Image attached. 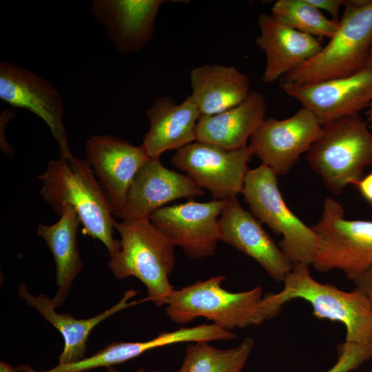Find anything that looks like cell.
<instances>
[{
  "instance_id": "cell-30",
  "label": "cell",
  "mask_w": 372,
  "mask_h": 372,
  "mask_svg": "<svg viewBox=\"0 0 372 372\" xmlns=\"http://www.w3.org/2000/svg\"><path fill=\"white\" fill-rule=\"evenodd\" d=\"M0 372H18L17 369H14L9 363L1 361L0 362Z\"/></svg>"
},
{
  "instance_id": "cell-9",
  "label": "cell",
  "mask_w": 372,
  "mask_h": 372,
  "mask_svg": "<svg viewBox=\"0 0 372 372\" xmlns=\"http://www.w3.org/2000/svg\"><path fill=\"white\" fill-rule=\"evenodd\" d=\"M252 156L247 145L228 150L196 141L176 150L172 163L200 187L207 189L213 200H226L242 194Z\"/></svg>"
},
{
  "instance_id": "cell-26",
  "label": "cell",
  "mask_w": 372,
  "mask_h": 372,
  "mask_svg": "<svg viewBox=\"0 0 372 372\" xmlns=\"http://www.w3.org/2000/svg\"><path fill=\"white\" fill-rule=\"evenodd\" d=\"M337 350V361L324 372H351L372 358V344L344 342L338 346Z\"/></svg>"
},
{
  "instance_id": "cell-18",
  "label": "cell",
  "mask_w": 372,
  "mask_h": 372,
  "mask_svg": "<svg viewBox=\"0 0 372 372\" xmlns=\"http://www.w3.org/2000/svg\"><path fill=\"white\" fill-rule=\"evenodd\" d=\"M163 0L94 1L92 12L106 27L118 50L132 53L145 47L153 37L155 19Z\"/></svg>"
},
{
  "instance_id": "cell-15",
  "label": "cell",
  "mask_w": 372,
  "mask_h": 372,
  "mask_svg": "<svg viewBox=\"0 0 372 372\" xmlns=\"http://www.w3.org/2000/svg\"><path fill=\"white\" fill-rule=\"evenodd\" d=\"M204 194L203 189L187 174L167 168L159 158H149L136 174L116 216L122 220L149 218L169 202Z\"/></svg>"
},
{
  "instance_id": "cell-3",
  "label": "cell",
  "mask_w": 372,
  "mask_h": 372,
  "mask_svg": "<svg viewBox=\"0 0 372 372\" xmlns=\"http://www.w3.org/2000/svg\"><path fill=\"white\" fill-rule=\"evenodd\" d=\"M115 229L121 236V247L110 256L108 268L119 280L138 279L147 297L157 307L166 305L174 288L169 276L176 264L174 245L149 218L122 220Z\"/></svg>"
},
{
  "instance_id": "cell-4",
  "label": "cell",
  "mask_w": 372,
  "mask_h": 372,
  "mask_svg": "<svg viewBox=\"0 0 372 372\" xmlns=\"http://www.w3.org/2000/svg\"><path fill=\"white\" fill-rule=\"evenodd\" d=\"M225 280V276L219 275L174 289L165 305L166 316L180 324L203 317L228 331L259 326L273 318L264 304L261 286L231 292L222 287Z\"/></svg>"
},
{
  "instance_id": "cell-31",
  "label": "cell",
  "mask_w": 372,
  "mask_h": 372,
  "mask_svg": "<svg viewBox=\"0 0 372 372\" xmlns=\"http://www.w3.org/2000/svg\"><path fill=\"white\" fill-rule=\"evenodd\" d=\"M366 122L368 123H372V102L369 104L366 111Z\"/></svg>"
},
{
  "instance_id": "cell-5",
  "label": "cell",
  "mask_w": 372,
  "mask_h": 372,
  "mask_svg": "<svg viewBox=\"0 0 372 372\" xmlns=\"http://www.w3.org/2000/svg\"><path fill=\"white\" fill-rule=\"evenodd\" d=\"M372 49V0L347 1L335 34L282 83L306 84L348 76L367 67Z\"/></svg>"
},
{
  "instance_id": "cell-23",
  "label": "cell",
  "mask_w": 372,
  "mask_h": 372,
  "mask_svg": "<svg viewBox=\"0 0 372 372\" xmlns=\"http://www.w3.org/2000/svg\"><path fill=\"white\" fill-rule=\"evenodd\" d=\"M59 216L52 225L40 224L37 227V235L44 240L55 261L57 291L52 299L56 308L65 303L75 278L83 269L77 247L80 218L68 206Z\"/></svg>"
},
{
  "instance_id": "cell-24",
  "label": "cell",
  "mask_w": 372,
  "mask_h": 372,
  "mask_svg": "<svg viewBox=\"0 0 372 372\" xmlns=\"http://www.w3.org/2000/svg\"><path fill=\"white\" fill-rule=\"evenodd\" d=\"M209 342L188 345L177 372H241L255 346L254 340L249 336L227 349H217Z\"/></svg>"
},
{
  "instance_id": "cell-32",
  "label": "cell",
  "mask_w": 372,
  "mask_h": 372,
  "mask_svg": "<svg viewBox=\"0 0 372 372\" xmlns=\"http://www.w3.org/2000/svg\"><path fill=\"white\" fill-rule=\"evenodd\" d=\"M135 372H167V371H147L143 368H139Z\"/></svg>"
},
{
  "instance_id": "cell-6",
  "label": "cell",
  "mask_w": 372,
  "mask_h": 372,
  "mask_svg": "<svg viewBox=\"0 0 372 372\" xmlns=\"http://www.w3.org/2000/svg\"><path fill=\"white\" fill-rule=\"evenodd\" d=\"M306 158L327 187L340 194L372 164V132L368 123L359 113L323 126Z\"/></svg>"
},
{
  "instance_id": "cell-21",
  "label": "cell",
  "mask_w": 372,
  "mask_h": 372,
  "mask_svg": "<svg viewBox=\"0 0 372 372\" xmlns=\"http://www.w3.org/2000/svg\"><path fill=\"white\" fill-rule=\"evenodd\" d=\"M266 110L263 94L251 91L236 106L214 115L200 116L196 125V141L228 150L244 147L265 119Z\"/></svg>"
},
{
  "instance_id": "cell-28",
  "label": "cell",
  "mask_w": 372,
  "mask_h": 372,
  "mask_svg": "<svg viewBox=\"0 0 372 372\" xmlns=\"http://www.w3.org/2000/svg\"><path fill=\"white\" fill-rule=\"evenodd\" d=\"M353 282L355 288L362 291L372 303V266Z\"/></svg>"
},
{
  "instance_id": "cell-35",
  "label": "cell",
  "mask_w": 372,
  "mask_h": 372,
  "mask_svg": "<svg viewBox=\"0 0 372 372\" xmlns=\"http://www.w3.org/2000/svg\"><path fill=\"white\" fill-rule=\"evenodd\" d=\"M362 372H372V365H371V368L369 369L362 371Z\"/></svg>"
},
{
  "instance_id": "cell-20",
  "label": "cell",
  "mask_w": 372,
  "mask_h": 372,
  "mask_svg": "<svg viewBox=\"0 0 372 372\" xmlns=\"http://www.w3.org/2000/svg\"><path fill=\"white\" fill-rule=\"evenodd\" d=\"M149 129L142 145L150 158H159L167 150L179 149L196 141L200 112L192 98L176 104L169 96L157 99L147 110Z\"/></svg>"
},
{
  "instance_id": "cell-13",
  "label": "cell",
  "mask_w": 372,
  "mask_h": 372,
  "mask_svg": "<svg viewBox=\"0 0 372 372\" xmlns=\"http://www.w3.org/2000/svg\"><path fill=\"white\" fill-rule=\"evenodd\" d=\"M0 99L14 107L25 108L43 119L57 142L61 157L74 158L63 123L62 99L48 81L17 64L0 63Z\"/></svg>"
},
{
  "instance_id": "cell-7",
  "label": "cell",
  "mask_w": 372,
  "mask_h": 372,
  "mask_svg": "<svg viewBox=\"0 0 372 372\" xmlns=\"http://www.w3.org/2000/svg\"><path fill=\"white\" fill-rule=\"evenodd\" d=\"M242 194L251 214L282 236L279 247L292 264L311 265L318 249V236L289 209L273 170L264 164L249 169Z\"/></svg>"
},
{
  "instance_id": "cell-14",
  "label": "cell",
  "mask_w": 372,
  "mask_h": 372,
  "mask_svg": "<svg viewBox=\"0 0 372 372\" xmlns=\"http://www.w3.org/2000/svg\"><path fill=\"white\" fill-rule=\"evenodd\" d=\"M85 154L116 216L136 174L150 157L143 145L135 146L110 135L91 136L85 144Z\"/></svg>"
},
{
  "instance_id": "cell-19",
  "label": "cell",
  "mask_w": 372,
  "mask_h": 372,
  "mask_svg": "<svg viewBox=\"0 0 372 372\" xmlns=\"http://www.w3.org/2000/svg\"><path fill=\"white\" fill-rule=\"evenodd\" d=\"M138 293L133 289H129L117 303L105 311L90 318L78 319L70 313L56 312L52 299L47 295L34 296L24 283L18 286L19 296L60 331L64 341L63 351L58 358V364H72L85 358L91 331L102 321L136 304L137 301L130 300Z\"/></svg>"
},
{
  "instance_id": "cell-25",
  "label": "cell",
  "mask_w": 372,
  "mask_h": 372,
  "mask_svg": "<svg viewBox=\"0 0 372 372\" xmlns=\"http://www.w3.org/2000/svg\"><path fill=\"white\" fill-rule=\"evenodd\" d=\"M271 14L293 29L313 37L330 39L339 22L326 17L307 0H278L271 8Z\"/></svg>"
},
{
  "instance_id": "cell-36",
  "label": "cell",
  "mask_w": 372,
  "mask_h": 372,
  "mask_svg": "<svg viewBox=\"0 0 372 372\" xmlns=\"http://www.w3.org/2000/svg\"><path fill=\"white\" fill-rule=\"evenodd\" d=\"M368 124H369V129H370L371 131L372 132V123H368Z\"/></svg>"
},
{
  "instance_id": "cell-2",
  "label": "cell",
  "mask_w": 372,
  "mask_h": 372,
  "mask_svg": "<svg viewBox=\"0 0 372 372\" xmlns=\"http://www.w3.org/2000/svg\"><path fill=\"white\" fill-rule=\"evenodd\" d=\"M309 266L293 264L282 290L264 296L273 317L287 302L302 299L310 304L315 318L342 323L346 331L344 342L372 344V303L366 296L357 288L346 291L318 282L311 276Z\"/></svg>"
},
{
  "instance_id": "cell-29",
  "label": "cell",
  "mask_w": 372,
  "mask_h": 372,
  "mask_svg": "<svg viewBox=\"0 0 372 372\" xmlns=\"http://www.w3.org/2000/svg\"><path fill=\"white\" fill-rule=\"evenodd\" d=\"M353 185L357 187L362 196L368 203L372 204V172L362 176Z\"/></svg>"
},
{
  "instance_id": "cell-17",
  "label": "cell",
  "mask_w": 372,
  "mask_h": 372,
  "mask_svg": "<svg viewBox=\"0 0 372 372\" xmlns=\"http://www.w3.org/2000/svg\"><path fill=\"white\" fill-rule=\"evenodd\" d=\"M258 24L260 33L256 43L266 56L262 78L265 83H273L298 69L322 48L316 37L293 29L271 14L261 13Z\"/></svg>"
},
{
  "instance_id": "cell-22",
  "label": "cell",
  "mask_w": 372,
  "mask_h": 372,
  "mask_svg": "<svg viewBox=\"0 0 372 372\" xmlns=\"http://www.w3.org/2000/svg\"><path fill=\"white\" fill-rule=\"evenodd\" d=\"M189 77V96L201 116L214 115L236 106L251 92L248 76L233 66L205 64L192 69Z\"/></svg>"
},
{
  "instance_id": "cell-33",
  "label": "cell",
  "mask_w": 372,
  "mask_h": 372,
  "mask_svg": "<svg viewBox=\"0 0 372 372\" xmlns=\"http://www.w3.org/2000/svg\"><path fill=\"white\" fill-rule=\"evenodd\" d=\"M367 66L372 68V49H371V53H370V56H369Z\"/></svg>"
},
{
  "instance_id": "cell-27",
  "label": "cell",
  "mask_w": 372,
  "mask_h": 372,
  "mask_svg": "<svg viewBox=\"0 0 372 372\" xmlns=\"http://www.w3.org/2000/svg\"><path fill=\"white\" fill-rule=\"evenodd\" d=\"M311 5L316 8L324 10L330 14L332 19L339 22V10L342 6L346 4L345 0H307Z\"/></svg>"
},
{
  "instance_id": "cell-8",
  "label": "cell",
  "mask_w": 372,
  "mask_h": 372,
  "mask_svg": "<svg viewBox=\"0 0 372 372\" xmlns=\"http://www.w3.org/2000/svg\"><path fill=\"white\" fill-rule=\"evenodd\" d=\"M340 203L327 197L319 222L312 227L318 238L311 265L321 272L340 269L354 281L372 266V221L347 220Z\"/></svg>"
},
{
  "instance_id": "cell-37",
  "label": "cell",
  "mask_w": 372,
  "mask_h": 372,
  "mask_svg": "<svg viewBox=\"0 0 372 372\" xmlns=\"http://www.w3.org/2000/svg\"><path fill=\"white\" fill-rule=\"evenodd\" d=\"M241 372H244V371H241Z\"/></svg>"
},
{
  "instance_id": "cell-16",
  "label": "cell",
  "mask_w": 372,
  "mask_h": 372,
  "mask_svg": "<svg viewBox=\"0 0 372 372\" xmlns=\"http://www.w3.org/2000/svg\"><path fill=\"white\" fill-rule=\"evenodd\" d=\"M219 223L221 241L255 260L274 281L283 282L292 262L236 198L228 200Z\"/></svg>"
},
{
  "instance_id": "cell-10",
  "label": "cell",
  "mask_w": 372,
  "mask_h": 372,
  "mask_svg": "<svg viewBox=\"0 0 372 372\" xmlns=\"http://www.w3.org/2000/svg\"><path fill=\"white\" fill-rule=\"evenodd\" d=\"M229 200L187 203L163 207L154 212L152 223L190 258L215 254L220 240L218 217Z\"/></svg>"
},
{
  "instance_id": "cell-11",
  "label": "cell",
  "mask_w": 372,
  "mask_h": 372,
  "mask_svg": "<svg viewBox=\"0 0 372 372\" xmlns=\"http://www.w3.org/2000/svg\"><path fill=\"white\" fill-rule=\"evenodd\" d=\"M322 126L316 117L302 107L291 116L263 121L247 145L252 155L278 175H286L320 137Z\"/></svg>"
},
{
  "instance_id": "cell-1",
  "label": "cell",
  "mask_w": 372,
  "mask_h": 372,
  "mask_svg": "<svg viewBox=\"0 0 372 372\" xmlns=\"http://www.w3.org/2000/svg\"><path fill=\"white\" fill-rule=\"evenodd\" d=\"M38 178L42 183L41 196L56 214L72 207L85 234L101 241L110 256L120 249L121 240L113 236L116 221L112 210L86 159L52 160Z\"/></svg>"
},
{
  "instance_id": "cell-34",
  "label": "cell",
  "mask_w": 372,
  "mask_h": 372,
  "mask_svg": "<svg viewBox=\"0 0 372 372\" xmlns=\"http://www.w3.org/2000/svg\"><path fill=\"white\" fill-rule=\"evenodd\" d=\"M107 372H119L114 366L108 367Z\"/></svg>"
},
{
  "instance_id": "cell-12",
  "label": "cell",
  "mask_w": 372,
  "mask_h": 372,
  "mask_svg": "<svg viewBox=\"0 0 372 372\" xmlns=\"http://www.w3.org/2000/svg\"><path fill=\"white\" fill-rule=\"evenodd\" d=\"M282 90L309 110L323 127L359 114L372 102V68L341 78L306 84L281 83Z\"/></svg>"
}]
</instances>
